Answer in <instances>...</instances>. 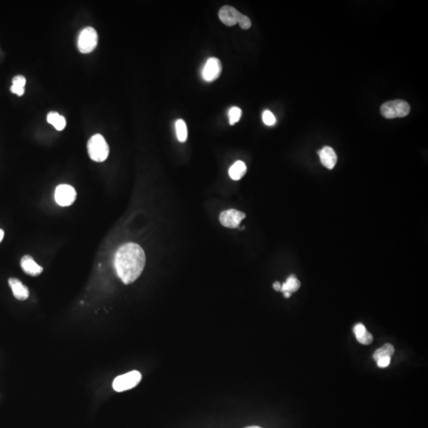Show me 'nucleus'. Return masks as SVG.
Returning a JSON list of instances; mask_svg holds the SVG:
<instances>
[{
    "label": "nucleus",
    "mask_w": 428,
    "mask_h": 428,
    "mask_svg": "<svg viewBox=\"0 0 428 428\" xmlns=\"http://www.w3.org/2000/svg\"><path fill=\"white\" fill-rule=\"evenodd\" d=\"M47 121L49 123H50L52 126H54L56 130L58 131H62L65 126H66V120L64 117L59 115L58 113L49 112L47 115Z\"/></svg>",
    "instance_id": "obj_14"
},
{
    "label": "nucleus",
    "mask_w": 428,
    "mask_h": 428,
    "mask_svg": "<svg viewBox=\"0 0 428 428\" xmlns=\"http://www.w3.org/2000/svg\"><path fill=\"white\" fill-rule=\"evenodd\" d=\"M21 268L27 275L36 277L43 272V268L34 261L32 256L26 255L21 259Z\"/></svg>",
    "instance_id": "obj_10"
},
{
    "label": "nucleus",
    "mask_w": 428,
    "mask_h": 428,
    "mask_svg": "<svg viewBox=\"0 0 428 428\" xmlns=\"http://www.w3.org/2000/svg\"><path fill=\"white\" fill-rule=\"evenodd\" d=\"M242 115V111L239 107H233L229 111V123L231 126L236 124L240 121Z\"/></svg>",
    "instance_id": "obj_18"
},
{
    "label": "nucleus",
    "mask_w": 428,
    "mask_h": 428,
    "mask_svg": "<svg viewBox=\"0 0 428 428\" xmlns=\"http://www.w3.org/2000/svg\"><path fill=\"white\" fill-rule=\"evenodd\" d=\"M243 29H248L252 26V21L248 16L240 14L239 17L238 23Z\"/></svg>",
    "instance_id": "obj_20"
},
{
    "label": "nucleus",
    "mask_w": 428,
    "mask_h": 428,
    "mask_svg": "<svg viewBox=\"0 0 428 428\" xmlns=\"http://www.w3.org/2000/svg\"><path fill=\"white\" fill-rule=\"evenodd\" d=\"M390 357H384V358H382V359H380L379 360L377 361V364L379 367L381 368H385V367H387L390 363Z\"/></svg>",
    "instance_id": "obj_24"
},
{
    "label": "nucleus",
    "mask_w": 428,
    "mask_h": 428,
    "mask_svg": "<svg viewBox=\"0 0 428 428\" xmlns=\"http://www.w3.org/2000/svg\"><path fill=\"white\" fill-rule=\"evenodd\" d=\"M76 190L70 185H60L55 190V200L60 206H71L76 201Z\"/></svg>",
    "instance_id": "obj_6"
},
{
    "label": "nucleus",
    "mask_w": 428,
    "mask_h": 428,
    "mask_svg": "<svg viewBox=\"0 0 428 428\" xmlns=\"http://www.w3.org/2000/svg\"><path fill=\"white\" fill-rule=\"evenodd\" d=\"M273 287L275 290L281 291L282 285L279 283V282H276V283H274Z\"/></svg>",
    "instance_id": "obj_26"
},
{
    "label": "nucleus",
    "mask_w": 428,
    "mask_h": 428,
    "mask_svg": "<svg viewBox=\"0 0 428 428\" xmlns=\"http://www.w3.org/2000/svg\"><path fill=\"white\" fill-rule=\"evenodd\" d=\"M98 33L93 27L84 28L78 38V49L82 53H90L98 45Z\"/></svg>",
    "instance_id": "obj_4"
},
{
    "label": "nucleus",
    "mask_w": 428,
    "mask_h": 428,
    "mask_svg": "<svg viewBox=\"0 0 428 428\" xmlns=\"http://www.w3.org/2000/svg\"><path fill=\"white\" fill-rule=\"evenodd\" d=\"M87 151L92 160L95 162H103L108 157L110 147L101 134H95L88 141Z\"/></svg>",
    "instance_id": "obj_2"
},
{
    "label": "nucleus",
    "mask_w": 428,
    "mask_h": 428,
    "mask_svg": "<svg viewBox=\"0 0 428 428\" xmlns=\"http://www.w3.org/2000/svg\"><path fill=\"white\" fill-rule=\"evenodd\" d=\"M175 130H176L177 138L178 142H185L187 140V127L186 122L182 119H178L175 122Z\"/></svg>",
    "instance_id": "obj_17"
},
{
    "label": "nucleus",
    "mask_w": 428,
    "mask_h": 428,
    "mask_svg": "<svg viewBox=\"0 0 428 428\" xmlns=\"http://www.w3.org/2000/svg\"><path fill=\"white\" fill-rule=\"evenodd\" d=\"M221 71H222V64L221 60L216 57H211L208 59L202 69V78L206 82L214 81L219 77Z\"/></svg>",
    "instance_id": "obj_8"
},
{
    "label": "nucleus",
    "mask_w": 428,
    "mask_h": 428,
    "mask_svg": "<svg viewBox=\"0 0 428 428\" xmlns=\"http://www.w3.org/2000/svg\"><path fill=\"white\" fill-rule=\"evenodd\" d=\"M260 428V427H259V426H249V427H247V428Z\"/></svg>",
    "instance_id": "obj_28"
},
{
    "label": "nucleus",
    "mask_w": 428,
    "mask_h": 428,
    "mask_svg": "<svg viewBox=\"0 0 428 428\" xmlns=\"http://www.w3.org/2000/svg\"><path fill=\"white\" fill-rule=\"evenodd\" d=\"M263 121H264V124L268 126H272L275 124L276 119H275L273 113L270 111H265L263 114Z\"/></svg>",
    "instance_id": "obj_19"
},
{
    "label": "nucleus",
    "mask_w": 428,
    "mask_h": 428,
    "mask_svg": "<svg viewBox=\"0 0 428 428\" xmlns=\"http://www.w3.org/2000/svg\"><path fill=\"white\" fill-rule=\"evenodd\" d=\"M247 172V166L243 161H237L229 169V176L233 180H240Z\"/></svg>",
    "instance_id": "obj_13"
},
{
    "label": "nucleus",
    "mask_w": 428,
    "mask_h": 428,
    "mask_svg": "<svg viewBox=\"0 0 428 428\" xmlns=\"http://www.w3.org/2000/svg\"><path fill=\"white\" fill-rule=\"evenodd\" d=\"M394 351H395V349H394V346L390 343H386V344L384 345L383 347L378 349L374 352V359L378 361L384 357H390L391 358L392 355H394Z\"/></svg>",
    "instance_id": "obj_16"
},
{
    "label": "nucleus",
    "mask_w": 428,
    "mask_h": 428,
    "mask_svg": "<svg viewBox=\"0 0 428 428\" xmlns=\"http://www.w3.org/2000/svg\"><path fill=\"white\" fill-rule=\"evenodd\" d=\"M10 91H11L12 93L16 94L18 96H21V95H24L25 88H21V87H17L16 86L12 85L11 87H10Z\"/></svg>",
    "instance_id": "obj_25"
},
{
    "label": "nucleus",
    "mask_w": 428,
    "mask_h": 428,
    "mask_svg": "<svg viewBox=\"0 0 428 428\" xmlns=\"http://www.w3.org/2000/svg\"><path fill=\"white\" fill-rule=\"evenodd\" d=\"M12 83H13L12 85L16 86L17 87H21V88H25L26 80H25V78L23 76H17L13 78Z\"/></svg>",
    "instance_id": "obj_22"
},
{
    "label": "nucleus",
    "mask_w": 428,
    "mask_h": 428,
    "mask_svg": "<svg viewBox=\"0 0 428 428\" xmlns=\"http://www.w3.org/2000/svg\"><path fill=\"white\" fill-rule=\"evenodd\" d=\"M373 338L372 334L370 333L369 331H366V333L364 335H362L360 338L359 339H357V340L359 342V343H362L363 345H369L370 343H372Z\"/></svg>",
    "instance_id": "obj_21"
},
{
    "label": "nucleus",
    "mask_w": 428,
    "mask_h": 428,
    "mask_svg": "<svg viewBox=\"0 0 428 428\" xmlns=\"http://www.w3.org/2000/svg\"><path fill=\"white\" fill-rule=\"evenodd\" d=\"M300 286V283L298 279H296L295 275H291L285 283H283L282 285L281 291L283 292H296L298 290Z\"/></svg>",
    "instance_id": "obj_15"
},
{
    "label": "nucleus",
    "mask_w": 428,
    "mask_h": 428,
    "mask_svg": "<svg viewBox=\"0 0 428 428\" xmlns=\"http://www.w3.org/2000/svg\"><path fill=\"white\" fill-rule=\"evenodd\" d=\"M142 378V374L139 371L134 370L117 377L113 382V388L115 391L119 393L131 390L138 386Z\"/></svg>",
    "instance_id": "obj_5"
},
{
    "label": "nucleus",
    "mask_w": 428,
    "mask_h": 428,
    "mask_svg": "<svg viewBox=\"0 0 428 428\" xmlns=\"http://www.w3.org/2000/svg\"><path fill=\"white\" fill-rule=\"evenodd\" d=\"M246 217V214L237 209H230L225 210L220 214V222L223 226L229 229H237L240 223Z\"/></svg>",
    "instance_id": "obj_7"
},
{
    "label": "nucleus",
    "mask_w": 428,
    "mask_h": 428,
    "mask_svg": "<svg viewBox=\"0 0 428 428\" xmlns=\"http://www.w3.org/2000/svg\"><path fill=\"white\" fill-rule=\"evenodd\" d=\"M8 283L16 299L25 300L29 297V289L20 280L15 278H10L8 280Z\"/></svg>",
    "instance_id": "obj_11"
},
{
    "label": "nucleus",
    "mask_w": 428,
    "mask_h": 428,
    "mask_svg": "<svg viewBox=\"0 0 428 428\" xmlns=\"http://www.w3.org/2000/svg\"><path fill=\"white\" fill-rule=\"evenodd\" d=\"M354 331H355V335H356V339H359L362 335H364L366 333V329L363 324H358L355 325Z\"/></svg>",
    "instance_id": "obj_23"
},
{
    "label": "nucleus",
    "mask_w": 428,
    "mask_h": 428,
    "mask_svg": "<svg viewBox=\"0 0 428 428\" xmlns=\"http://www.w3.org/2000/svg\"><path fill=\"white\" fill-rule=\"evenodd\" d=\"M319 155H320L321 163L324 165V167H327L329 170L334 168L335 164L337 163L338 158L337 155L332 147H328V146L323 147L319 151Z\"/></svg>",
    "instance_id": "obj_12"
},
{
    "label": "nucleus",
    "mask_w": 428,
    "mask_h": 428,
    "mask_svg": "<svg viewBox=\"0 0 428 428\" xmlns=\"http://www.w3.org/2000/svg\"><path fill=\"white\" fill-rule=\"evenodd\" d=\"M240 14L241 13L233 6H224L220 9L218 15L223 23L228 26H233L238 23Z\"/></svg>",
    "instance_id": "obj_9"
},
{
    "label": "nucleus",
    "mask_w": 428,
    "mask_h": 428,
    "mask_svg": "<svg viewBox=\"0 0 428 428\" xmlns=\"http://www.w3.org/2000/svg\"><path fill=\"white\" fill-rule=\"evenodd\" d=\"M146 257L142 247L134 243L122 245L116 252L115 267L122 283L129 285L136 281L143 272Z\"/></svg>",
    "instance_id": "obj_1"
},
{
    "label": "nucleus",
    "mask_w": 428,
    "mask_h": 428,
    "mask_svg": "<svg viewBox=\"0 0 428 428\" xmlns=\"http://www.w3.org/2000/svg\"><path fill=\"white\" fill-rule=\"evenodd\" d=\"M410 111L411 108L409 103L400 99L385 103L381 107L382 116L388 119L404 118L409 115Z\"/></svg>",
    "instance_id": "obj_3"
},
{
    "label": "nucleus",
    "mask_w": 428,
    "mask_h": 428,
    "mask_svg": "<svg viewBox=\"0 0 428 428\" xmlns=\"http://www.w3.org/2000/svg\"><path fill=\"white\" fill-rule=\"evenodd\" d=\"M4 237V231L0 229V243L2 242Z\"/></svg>",
    "instance_id": "obj_27"
}]
</instances>
